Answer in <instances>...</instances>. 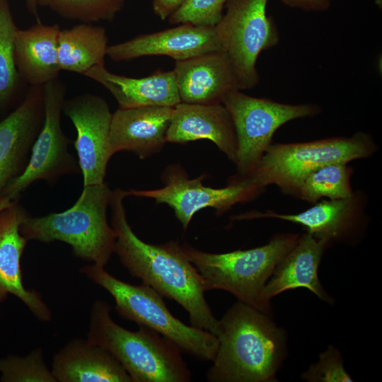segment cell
Returning a JSON list of instances; mask_svg holds the SVG:
<instances>
[{
    "instance_id": "cell-31",
    "label": "cell",
    "mask_w": 382,
    "mask_h": 382,
    "mask_svg": "<svg viewBox=\"0 0 382 382\" xmlns=\"http://www.w3.org/2000/svg\"><path fill=\"white\" fill-rule=\"evenodd\" d=\"M293 8L308 12H322L328 10L331 0H279Z\"/></svg>"
},
{
    "instance_id": "cell-33",
    "label": "cell",
    "mask_w": 382,
    "mask_h": 382,
    "mask_svg": "<svg viewBox=\"0 0 382 382\" xmlns=\"http://www.w3.org/2000/svg\"><path fill=\"white\" fill-rule=\"evenodd\" d=\"M40 1V0H24L28 11L32 15L37 18V21H40L38 15Z\"/></svg>"
},
{
    "instance_id": "cell-10",
    "label": "cell",
    "mask_w": 382,
    "mask_h": 382,
    "mask_svg": "<svg viewBox=\"0 0 382 382\" xmlns=\"http://www.w3.org/2000/svg\"><path fill=\"white\" fill-rule=\"evenodd\" d=\"M44 119L33 143L24 171L5 188L1 196L18 200L21 193L38 180L54 183L61 177L79 171L78 161L69 153L70 140L62 127L66 88L59 79L42 86Z\"/></svg>"
},
{
    "instance_id": "cell-7",
    "label": "cell",
    "mask_w": 382,
    "mask_h": 382,
    "mask_svg": "<svg viewBox=\"0 0 382 382\" xmlns=\"http://www.w3.org/2000/svg\"><path fill=\"white\" fill-rule=\"evenodd\" d=\"M376 150L372 137L363 132L350 137L272 144L253 172L244 178L257 187L265 189L274 185L284 193L295 196L302 180L314 170L369 158Z\"/></svg>"
},
{
    "instance_id": "cell-4",
    "label": "cell",
    "mask_w": 382,
    "mask_h": 382,
    "mask_svg": "<svg viewBox=\"0 0 382 382\" xmlns=\"http://www.w3.org/2000/svg\"><path fill=\"white\" fill-rule=\"evenodd\" d=\"M112 195L105 182L85 185L69 209L42 216L28 214L21 224L20 232L28 241L66 243L75 257L105 267L115 253L116 241L107 218Z\"/></svg>"
},
{
    "instance_id": "cell-14",
    "label": "cell",
    "mask_w": 382,
    "mask_h": 382,
    "mask_svg": "<svg viewBox=\"0 0 382 382\" xmlns=\"http://www.w3.org/2000/svg\"><path fill=\"white\" fill-rule=\"evenodd\" d=\"M43 119L42 86H30L22 102L0 121V197L26 168Z\"/></svg>"
},
{
    "instance_id": "cell-28",
    "label": "cell",
    "mask_w": 382,
    "mask_h": 382,
    "mask_svg": "<svg viewBox=\"0 0 382 382\" xmlns=\"http://www.w3.org/2000/svg\"><path fill=\"white\" fill-rule=\"evenodd\" d=\"M0 376L1 382H57L41 348L23 357L8 355L0 359Z\"/></svg>"
},
{
    "instance_id": "cell-9",
    "label": "cell",
    "mask_w": 382,
    "mask_h": 382,
    "mask_svg": "<svg viewBox=\"0 0 382 382\" xmlns=\"http://www.w3.org/2000/svg\"><path fill=\"white\" fill-rule=\"evenodd\" d=\"M268 0H228L226 13L214 26L226 53L239 90L255 88L260 76L256 68L260 53L275 47L280 36L267 13Z\"/></svg>"
},
{
    "instance_id": "cell-1",
    "label": "cell",
    "mask_w": 382,
    "mask_h": 382,
    "mask_svg": "<svg viewBox=\"0 0 382 382\" xmlns=\"http://www.w3.org/2000/svg\"><path fill=\"white\" fill-rule=\"evenodd\" d=\"M127 196V190L115 189L110 204L116 236L115 253L120 262L132 277L180 304L188 313L192 326L217 336L219 320L206 301L202 275L178 242L150 244L134 233L123 202Z\"/></svg>"
},
{
    "instance_id": "cell-6",
    "label": "cell",
    "mask_w": 382,
    "mask_h": 382,
    "mask_svg": "<svg viewBox=\"0 0 382 382\" xmlns=\"http://www.w3.org/2000/svg\"><path fill=\"white\" fill-rule=\"evenodd\" d=\"M80 272L113 297L115 308L122 318L156 331L173 342L182 352L199 360L214 359L219 346L217 337L205 330L187 325L173 316L163 296L151 286L121 281L96 264L81 267Z\"/></svg>"
},
{
    "instance_id": "cell-20",
    "label": "cell",
    "mask_w": 382,
    "mask_h": 382,
    "mask_svg": "<svg viewBox=\"0 0 382 382\" xmlns=\"http://www.w3.org/2000/svg\"><path fill=\"white\" fill-rule=\"evenodd\" d=\"M330 243L320 240L306 232L299 236L295 245L275 267L262 291L264 300L280 293L298 288L307 289L322 301L332 303L318 276V270L325 250Z\"/></svg>"
},
{
    "instance_id": "cell-24",
    "label": "cell",
    "mask_w": 382,
    "mask_h": 382,
    "mask_svg": "<svg viewBox=\"0 0 382 382\" xmlns=\"http://www.w3.org/2000/svg\"><path fill=\"white\" fill-rule=\"evenodd\" d=\"M108 37L106 30L90 23L61 29L58 59L62 71L83 75L91 68L105 64Z\"/></svg>"
},
{
    "instance_id": "cell-34",
    "label": "cell",
    "mask_w": 382,
    "mask_h": 382,
    "mask_svg": "<svg viewBox=\"0 0 382 382\" xmlns=\"http://www.w3.org/2000/svg\"><path fill=\"white\" fill-rule=\"evenodd\" d=\"M13 201H12L10 198H8L6 196H1L0 197V212L4 209L5 208L8 207L11 204V203Z\"/></svg>"
},
{
    "instance_id": "cell-35",
    "label": "cell",
    "mask_w": 382,
    "mask_h": 382,
    "mask_svg": "<svg viewBox=\"0 0 382 382\" xmlns=\"http://www.w3.org/2000/svg\"><path fill=\"white\" fill-rule=\"evenodd\" d=\"M374 1L379 9L382 8V0H374Z\"/></svg>"
},
{
    "instance_id": "cell-23",
    "label": "cell",
    "mask_w": 382,
    "mask_h": 382,
    "mask_svg": "<svg viewBox=\"0 0 382 382\" xmlns=\"http://www.w3.org/2000/svg\"><path fill=\"white\" fill-rule=\"evenodd\" d=\"M60 26L37 21L27 29H17L14 54L21 79L30 86H43L59 79L62 71L58 59Z\"/></svg>"
},
{
    "instance_id": "cell-8",
    "label": "cell",
    "mask_w": 382,
    "mask_h": 382,
    "mask_svg": "<svg viewBox=\"0 0 382 382\" xmlns=\"http://www.w3.org/2000/svg\"><path fill=\"white\" fill-rule=\"evenodd\" d=\"M222 104L231 117L236 132L237 175L235 177L238 178L246 177L253 172L281 126L321 112L316 104L283 103L250 96L238 89L228 92Z\"/></svg>"
},
{
    "instance_id": "cell-26",
    "label": "cell",
    "mask_w": 382,
    "mask_h": 382,
    "mask_svg": "<svg viewBox=\"0 0 382 382\" xmlns=\"http://www.w3.org/2000/svg\"><path fill=\"white\" fill-rule=\"evenodd\" d=\"M17 29L8 0H0V109H5L11 104L21 79L14 54Z\"/></svg>"
},
{
    "instance_id": "cell-17",
    "label": "cell",
    "mask_w": 382,
    "mask_h": 382,
    "mask_svg": "<svg viewBox=\"0 0 382 382\" xmlns=\"http://www.w3.org/2000/svg\"><path fill=\"white\" fill-rule=\"evenodd\" d=\"M173 72L182 103H222L228 92L239 90L231 64L224 50L175 61Z\"/></svg>"
},
{
    "instance_id": "cell-3",
    "label": "cell",
    "mask_w": 382,
    "mask_h": 382,
    "mask_svg": "<svg viewBox=\"0 0 382 382\" xmlns=\"http://www.w3.org/2000/svg\"><path fill=\"white\" fill-rule=\"evenodd\" d=\"M110 310L105 301L93 302L87 338L109 352L132 382L192 381V372L173 342L143 325L137 331L125 329L112 320Z\"/></svg>"
},
{
    "instance_id": "cell-19",
    "label": "cell",
    "mask_w": 382,
    "mask_h": 382,
    "mask_svg": "<svg viewBox=\"0 0 382 382\" xmlns=\"http://www.w3.org/2000/svg\"><path fill=\"white\" fill-rule=\"evenodd\" d=\"M199 139L212 141L236 163V132L231 117L224 104L181 102L173 108L167 132V142L184 144Z\"/></svg>"
},
{
    "instance_id": "cell-12",
    "label": "cell",
    "mask_w": 382,
    "mask_h": 382,
    "mask_svg": "<svg viewBox=\"0 0 382 382\" xmlns=\"http://www.w3.org/2000/svg\"><path fill=\"white\" fill-rule=\"evenodd\" d=\"M63 112L72 122L74 147L83 176V185L104 183L107 166L113 155L110 144L112 113L106 100L86 93L64 101Z\"/></svg>"
},
{
    "instance_id": "cell-2",
    "label": "cell",
    "mask_w": 382,
    "mask_h": 382,
    "mask_svg": "<svg viewBox=\"0 0 382 382\" xmlns=\"http://www.w3.org/2000/svg\"><path fill=\"white\" fill-rule=\"evenodd\" d=\"M238 301L219 320V346L207 373L211 382H272L286 351L284 330Z\"/></svg>"
},
{
    "instance_id": "cell-15",
    "label": "cell",
    "mask_w": 382,
    "mask_h": 382,
    "mask_svg": "<svg viewBox=\"0 0 382 382\" xmlns=\"http://www.w3.org/2000/svg\"><path fill=\"white\" fill-rule=\"evenodd\" d=\"M219 50H223L214 27L183 23L108 45L107 56L115 62L159 55L180 61Z\"/></svg>"
},
{
    "instance_id": "cell-27",
    "label": "cell",
    "mask_w": 382,
    "mask_h": 382,
    "mask_svg": "<svg viewBox=\"0 0 382 382\" xmlns=\"http://www.w3.org/2000/svg\"><path fill=\"white\" fill-rule=\"evenodd\" d=\"M126 0H40L61 17L81 23L112 21L125 6Z\"/></svg>"
},
{
    "instance_id": "cell-21",
    "label": "cell",
    "mask_w": 382,
    "mask_h": 382,
    "mask_svg": "<svg viewBox=\"0 0 382 382\" xmlns=\"http://www.w3.org/2000/svg\"><path fill=\"white\" fill-rule=\"evenodd\" d=\"M83 76L101 84L115 98L120 108L175 107L181 103L173 70H156L149 76L132 78L96 66Z\"/></svg>"
},
{
    "instance_id": "cell-32",
    "label": "cell",
    "mask_w": 382,
    "mask_h": 382,
    "mask_svg": "<svg viewBox=\"0 0 382 382\" xmlns=\"http://www.w3.org/2000/svg\"><path fill=\"white\" fill-rule=\"evenodd\" d=\"M187 0H152L154 13L162 21L179 9Z\"/></svg>"
},
{
    "instance_id": "cell-25",
    "label": "cell",
    "mask_w": 382,
    "mask_h": 382,
    "mask_svg": "<svg viewBox=\"0 0 382 382\" xmlns=\"http://www.w3.org/2000/svg\"><path fill=\"white\" fill-rule=\"evenodd\" d=\"M352 168L346 163H333L310 173L299 185L295 197L314 204L322 198L345 199L352 196Z\"/></svg>"
},
{
    "instance_id": "cell-5",
    "label": "cell",
    "mask_w": 382,
    "mask_h": 382,
    "mask_svg": "<svg viewBox=\"0 0 382 382\" xmlns=\"http://www.w3.org/2000/svg\"><path fill=\"white\" fill-rule=\"evenodd\" d=\"M299 234L281 233L260 247L225 253L199 250L188 244L182 248L202 275L206 291L221 289L238 301L270 314V303L262 297L275 267L296 243Z\"/></svg>"
},
{
    "instance_id": "cell-13",
    "label": "cell",
    "mask_w": 382,
    "mask_h": 382,
    "mask_svg": "<svg viewBox=\"0 0 382 382\" xmlns=\"http://www.w3.org/2000/svg\"><path fill=\"white\" fill-rule=\"evenodd\" d=\"M365 197L354 192L347 198L323 199L297 214H279L269 210L235 216L236 220L273 218L299 224L320 240L347 243L354 240L364 224Z\"/></svg>"
},
{
    "instance_id": "cell-11",
    "label": "cell",
    "mask_w": 382,
    "mask_h": 382,
    "mask_svg": "<svg viewBox=\"0 0 382 382\" xmlns=\"http://www.w3.org/2000/svg\"><path fill=\"white\" fill-rule=\"evenodd\" d=\"M205 175L189 179L180 168L166 169L163 175L164 187L151 190H127L129 195L154 199L174 210L183 228L187 229L192 216L204 208H213L221 214L233 205L250 201L259 195L263 188L257 187L246 178L234 177L223 188H213L203 185Z\"/></svg>"
},
{
    "instance_id": "cell-29",
    "label": "cell",
    "mask_w": 382,
    "mask_h": 382,
    "mask_svg": "<svg viewBox=\"0 0 382 382\" xmlns=\"http://www.w3.org/2000/svg\"><path fill=\"white\" fill-rule=\"evenodd\" d=\"M228 0H187L173 13L170 24H191L196 26L214 27L223 16Z\"/></svg>"
},
{
    "instance_id": "cell-18",
    "label": "cell",
    "mask_w": 382,
    "mask_h": 382,
    "mask_svg": "<svg viewBox=\"0 0 382 382\" xmlns=\"http://www.w3.org/2000/svg\"><path fill=\"white\" fill-rule=\"evenodd\" d=\"M173 108H119L112 113L110 124V144L112 154L126 151L145 158L160 151L167 142Z\"/></svg>"
},
{
    "instance_id": "cell-22",
    "label": "cell",
    "mask_w": 382,
    "mask_h": 382,
    "mask_svg": "<svg viewBox=\"0 0 382 382\" xmlns=\"http://www.w3.org/2000/svg\"><path fill=\"white\" fill-rule=\"evenodd\" d=\"M51 371L57 382H132L122 365L88 338H74L62 347Z\"/></svg>"
},
{
    "instance_id": "cell-30",
    "label": "cell",
    "mask_w": 382,
    "mask_h": 382,
    "mask_svg": "<svg viewBox=\"0 0 382 382\" xmlns=\"http://www.w3.org/2000/svg\"><path fill=\"white\" fill-rule=\"evenodd\" d=\"M301 378L310 382L352 381L344 368L340 352L332 345L320 354L318 361L303 373Z\"/></svg>"
},
{
    "instance_id": "cell-16",
    "label": "cell",
    "mask_w": 382,
    "mask_h": 382,
    "mask_svg": "<svg viewBox=\"0 0 382 382\" xmlns=\"http://www.w3.org/2000/svg\"><path fill=\"white\" fill-rule=\"evenodd\" d=\"M28 214L18 200L0 212V304L13 295L39 321L48 323L52 319L49 306L38 291L26 289L23 282L21 262L28 241L20 226Z\"/></svg>"
}]
</instances>
